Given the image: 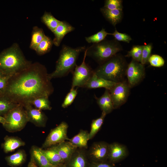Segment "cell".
<instances>
[{"mask_svg":"<svg viewBox=\"0 0 167 167\" xmlns=\"http://www.w3.org/2000/svg\"><path fill=\"white\" fill-rule=\"evenodd\" d=\"M45 67L38 62L32 63L24 70L11 76L0 95L23 106L35 99L49 96L54 88Z\"/></svg>","mask_w":167,"mask_h":167,"instance_id":"6da1fadb","label":"cell"},{"mask_svg":"<svg viewBox=\"0 0 167 167\" xmlns=\"http://www.w3.org/2000/svg\"><path fill=\"white\" fill-rule=\"evenodd\" d=\"M32 63L26 59L16 43L0 53V71L5 75L12 76L25 69Z\"/></svg>","mask_w":167,"mask_h":167,"instance_id":"7a4b0ae2","label":"cell"},{"mask_svg":"<svg viewBox=\"0 0 167 167\" xmlns=\"http://www.w3.org/2000/svg\"><path fill=\"white\" fill-rule=\"evenodd\" d=\"M128 64L124 56L118 53L100 64L93 71L98 77L117 83L125 80Z\"/></svg>","mask_w":167,"mask_h":167,"instance_id":"3957f363","label":"cell"},{"mask_svg":"<svg viewBox=\"0 0 167 167\" xmlns=\"http://www.w3.org/2000/svg\"><path fill=\"white\" fill-rule=\"evenodd\" d=\"M85 46L72 48L63 45L59 58L56 62L55 70L48 74L50 80L53 78L62 77L73 72L76 66V62L80 53L85 51Z\"/></svg>","mask_w":167,"mask_h":167,"instance_id":"277c9868","label":"cell"},{"mask_svg":"<svg viewBox=\"0 0 167 167\" xmlns=\"http://www.w3.org/2000/svg\"><path fill=\"white\" fill-rule=\"evenodd\" d=\"M123 48L119 42L114 39H105L93 44L86 49V56L91 57L100 64L122 51Z\"/></svg>","mask_w":167,"mask_h":167,"instance_id":"5b68a950","label":"cell"},{"mask_svg":"<svg viewBox=\"0 0 167 167\" xmlns=\"http://www.w3.org/2000/svg\"><path fill=\"white\" fill-rule=\"evenodd\" d=\"M5 122L3 125L8 131L14 132L22 130L28 122L24 107L18 105L3 116Z\"/></svg>","mask_w":167,"mask_h":167,"instance_id":"8992f818","label":"cell"},{"mask_svg":"<svg viewBox=\"0 0 167 167\" xmlns=\"http://www.w3.org/2000/svg\"><path fill=\"white\" fill-rule=\"evenodd\" d=\"M86 51L81 64L76 66L73 71V76L71 88L76 87L84 88L94 74V71L85 62Z\"/></svg>","mask_w":167,"mask_h":167,"instance_id":"52a82bcc","label":"cell"},{"mask_svg":"<svg viewBox=\"0 0 167 167\" xmlns=\"http://www.w3.org/2000/svg\"><path fill=\"white\" fill-rule=\"evenodd\" d=\"M131 88L127 81L116 83L109 90L114 109H117L126 101Z\"/></svg>","mask_w":167,"mask_h":167,"instance_id":"ba28073f","label":"cell"},{"mask_svg":"<svg viewBox=\"0 0 167 167\" xmlns=\"http://www.w3.org/2000/svg\"><path fill=\"white\" fill-rule=\"evenodd\" d=\"M69 126L67 123L62 122L52 129L42 145V149H46L65 141H68L67 135Z\"/></svg>","mask_w":167,"mask_h":167,"instance_id":"9c48e42d","label":"cell"},{"mask_svg":"<svg viewBox=\"0 0 167 167\" xmlns=\"http://www.w3.org/2000/svg\"><path fill=\"white\" fill-rule=\"evenodd\" d=\"M145 74L144 65L132 59L128 64L126 72L127 82L131 88L140 83L144 78Z\"/></svg>","mask_w":167,"mask_h":167,"instance_id":"30bf717a","label":"cell"},{"mask_svg":"<svg viewBox=\"0 0 167 167\" xmlns=\"http://www.w3.org/2000/svg\"><path fill=\"white\" fill-rule=\"evenodd\" d=\"M109 143L104 141L94 142L88 150L87 154L91 162L108 161Z\"/></svg>","mask_w":167,"mask_h":167,"instance_id":"8fae6325","label":"cell"},{"mask_svg":"<svg viewBox=\"0 0 167 167\" xmlns=\"http://www.w3.org/2000/svg\"><path fill=\"white\" fill-rule=\"evenodd\" d=\"M128 150L124 145L114 142L109 143L108 161L115 164L120 162L127 157Z\"/></svg>","mask_w":167,"mask_h":167,"instance_id":"7c38bea8","label":"cell"},{"mask_svg":"<svg viewBox=\"0 0 167 167\" xmlns=\"http://www.w3.org/2000/svg\"><path fill=\"white\" fill-rule=\"evenodd\" d=\"M24 107L26 112L28 122L38 127H44L46 126L48 118L41 110L33 107L30 104Z\"/></svg>","mask_w":167,"mask_h":167,"instance_id":"4fadbf2b","label":"cell"},{"mask_svg":"<svg viewBox=\"0 0 167 167\" xmlns=\"http://www.w3.org/2000/svg\"><path fill=\"white\" fill-rule=\"evenodd\" d=\"M90 163L87 149L77 148L65 164L66 167H89Z\"/></svg>","mask_w":167,"mask_h":167,"instance_id":"5bb4252c","label":"cell"},{"mask_svg":"<svg viewBox=\"0 0 167 167\" xmlns=\"http://www.w3.org/2000/svg\"><path fill=\"white\" fill-rule=\"evenodd\" d=\"M75 28L65 21H61L60 24L53 32L54 37L53 40V44L56 46H59L65 36L73 31Z\"/></svg>","mask_w":167,"mask_h":167,"instance_id":"9a60e30c","label":"cell"},{"mask_svg":"<svg viewBox=\"0 0 167 167\" xmlns=\"http://www.w3.org/2000/svg\"><path fill=\"white\" fill-rule=\"evenodd\" d=\"M55 147L64 163L70 160L77 148L69 141H65L56 145Z\"/></svg>","mask_w":167,"mask_h":167,"instance_id":"2e32d148","label":"cell"},{"mask_svg":"<svg viewBox=\"0 0 167 167\" xmlns=\"http://www.w3.org/2000/svg\"><path fill=\"white\" fill-rule=\"evenodd\" d=\"M116 83L99 77L94 74L84 88L94 89L104 88L109 90Z\"/></svg>","mask_w":167,"mask_h":167,"instance_id":"e0dca14e","label":"cell"},{"mask_svg":"<svg viewBox=\"0 0 167 167\" xmlns=\"http://www.w3.org/2000/svg\"><path fill=\"white\" fill-rule=\"evenodd\" d=\"M30 152L31 157L39 167H56L49 162L43 152L42 148L33 146L31 147Z\"/></svg>","mask_w":167,"mask_h":167,"instance_id":"ac0fdd59","label":"cell"},{"mask_svg":"<svg viewBox=\"0 0 167 167\" xmlns=\"http://www.w3.org/2000/svg\"><path fill=\"white\" fill-rule=\"evenodd\" d=\"M100 11L104 17L113 26L116 25L122 21L123 16L122 10H110L104 7L101 8Z\"/></svg>","mask_w":167,"mask_h":167,"instance_id":"d6986e66","label":"cell"},{"mask_svg":"<svg viewBox=\"0 0 167 167\" xmlns=\"http://www.w3.org/2000/svg\"><path fill=\"white\" fill-rule=\"evenodd\" d=\"M95 97L101 110L106 115L114 109L109 90L105 89L104 94L100 97L96 96Z\"/></svg>","mask_w":167,"mask_h":167,"instance_id":"ffe728a7","label":"cell"},{"mask_svg":"<svg viewBox=\"0 0 167 167\" xmlns=\"http://www.w3.org/2000/svg\"><path fill=\"white\" fill-rule=\"evenodd\" d=\"M89 132L87 130H80L76 135L69 139V141L77 148L87 149Z\"/></svg>","mask_w":167,"mask_h":167,"instance_id":"44dd1931","label":"cell"},{"mask_svg":"<svg viewBox=\"0 0 167 167\" xmlns=\"http://www.w3.org/2000/svg\"><path fill=\"white\" fill-rule=\"evenodd\" d=\"M42 151L49 162L53 165L57 167L65 164L58 152L55 145L46 149H42Z\"/></svg>","mask_w":167,"mask_h":167,"instance_id":"7402d4cb","label":"cell"},{"mask_svg":"<svg viewBox=\"0 0 167 167\" xmlns=\"http://www.w3.org/2000/svg\"><path fill=\"white\" fill-rule=\"evenodd\" d=\"M26 154L23 150H19L16 152L6 157V160L8 165L12 167L21 165L25 161Z\"/></svg>","mask_w":167,"mask_h":167,"instance_id":"603a6c76","label":"cell"},{"mask_svg":"<svg viewBox=\"0 0 167 167\" xmlns=\"http://www.w3.org/2000/svg\"><path fill=\"white\" fill-rule=\"evenodd\" d=\"M4 139L3 148L4 152L6 153L12 152L25 144L24 141L17 137L7 136Z\"/></svg>","mask_w":167,"mask_h":167,"instance_id":"cb8c5ba5","label":"cell"},{"mask_svg":"<svg viewBox=\"0 0 167 167\" xmlns=\"http://www.w3.org/2000/svg\"><path fill=\"white\" fill-rule=\"evenodd\" d=\"M45 36L42 29L37 26L33 27L31 34L30 48L35 50Z\"/></svg>","mask_w":167,"mask_h":167,"instance_id":"d4e9b609","label":"cell"},{"mask_svg":"<svg viewBox=\"0 0 167 167\" xmlns=\"http://www.w3.org/2000/svg\"><path fill=\"white\" fill-rule=\"evenodd\" d=\"M42 22L52 32L61 21L56 18L50 12L45 11L41 18Z\"/></svg>","mask_w":167,"mask_h":167,"instance_id":"484cf974","label":"cell"},{"mask_svg":"<svg viewBox=\"0 0 167 167\" xmlns=\"http://www.w3.org/2000/svg\"><path fill=\"white\" fill-rule=\"evenodd\" d=\"M106 114L102 112L100 117L92 120L91 129L89 132V140L92 139L99 131L103 124Z\"/></svg>","mask_w":167,"mask_h":167,"instance_id":"4316f807","label":"cell"},{"mask_svg":"<svg viewBox=\"0 0 167 167\" xmlns=\"http://www.w3.org/2000/svg\"><path fill=\"white\" fill-rule=\"evenodd\" d=\"M53 44V40L45 36L39 44L35 51L39 55H43L50 51Z\"/></svg>","mask_w":167,"mask_h":167,"instance_id":"83f0119b","label":"cell"},{"mask_svg":"<svg viewBox=\"0 0 167 167\" xmlns=\"http://www.w3.org/2000/svg\"><path fill=\"white\" fill-rule=\"evenodd\" d=\"M17 104L6 96L0 95V115L3 116L15 107Z\"/></svg>","mask_w":167,"mask_h":167,"instance_id":"f1b7e54d","label":"cell"},{"mask_svg":"<svg viewBox=\"0 0 167 167\" xmlns=\"http://www.w3.org/2000/svg\"><path fill=\"white\" fill-rule=\"evenodd\" d=\"M35 107L41 110H51L52 107L49 97L41 96L38 97L32 101L31 104Z\"/></svg>","mask_w":167,"mask_h":167,"instance_id":"f546056e","label":"cell"},{"mask_svg":"<svg viewBox=\"0 0 167 167\" xmlns=\"http://www.w3.org/2000/svg\"><path fill=\"white\" fill-rule=\"evenodd\" d=\"M110 33L107 32L104 28H102L100 31L95 34L85 38L86 41L89 43L93 44L100 42L105 39L108 35H110Z\"/></svg>","mask_w":167,"mask_h":167,"instance_id":"4dcf8cb0","label":"cell"},{"mask_svg":"<svg viewBox=\"0 0 167 167\" xmlns=\"http://www.w3.org/2000/svg\"><path fill=\"white\" fill-rule=\"evenodd\" d=\"M143 45H134L128 51L125 57H131L132 59L140 62Z\"/></svg>","mask_w":167,"mask_h":167,"instance_id":"1f68e13d","label":"cell"},{"mask_svg":"<svg viewBox=\"0 0 167 167\" xmlns=\"http://www.w3.org/2000/svg\"><path fill=\"white\" fill-rule=\"evenodd\" d=\"M77 94V89L71 88L70 91L66 96L62 107L65 108L71 105L75 99Z\"/></svg>","mask_w":167,"mask_h":167,"instance_id":"d6a6232c","label":"cell"},{"mask_svg":"<svg viewBox=\"0 0 167 167\" xmlns=\"http://www.w3.org/2000/svg\"><path fill=\"white\" fill-rule=\"evenodd\" d=\"M103 7L110 10L115 9L122 10V0H106L105 1Z\"/></svg>","mask_w":167,"mask_h":167,"instance_id":"836d02e7","label":"cell"},{"mask_svg":"<svg viewBox=\"0 0 167 167\" xmlns=\"http://www.w3.org/2000/svg\"><path fill=\"white\" fill-rule=\"evenodd\" d=\"M152 48V43L143 45L140 62L143 65H144L148 62V59L151 55Z\"/></svg>","mask_w":167,"mask_h":167,"instance_id":"e575fe53","label":"cell"},{"mask_svg":"<svg viewBox=\"0 0 167 167\" xmlns=\"http://www.w3.org/2000/svg\"><path fill=\"white\" fill-rule=\"evenodd\" d=\"M148 62L152 66L159 67L164 65L165 61L161 56L157 54H152L149 58Z\"/></svg>","mask_w":167,"mask_h":167,"instance_id":"d590c367","label":"cell"},{"mask_svg":"<svg viewBox=\"0 0 167 167\" xmlns=\"http://www.w3.org/2000/svg\"><path fill=\"white\" fill-rule=\"evenodd\" d=\"M110 35L113 36L114 39L118 42L122 41L129 43L132 40L130 36L126 33L119 32L116 28L113 33H110Z\"/></svg>","mask_w":167,"mask_h":167,"instance_id":"8d00e7d4","label":"cell"},{"mask_svg":"<svg viewBox=\"0 0 167 167\" xmlns=\"http://www.w3.org/2000/svg\"><path fill=\"white\" fill-rule=\"evenodd\" d=\"M89 167H116L115 164L111 163L108 161H105L91 162Z\"/></svg>","mask_w":167,"mask_h":167,"instance_id":"74e56055","label":"cell"},{"mask_svg":"<svg viewBox=\"0 0 167 167\" xmlns=\"http://www.w3.org/2000/svg\"><path fill=\"white\" fill-rule=\"evenodd\" d=\"M11 76L4 75L0 78V93L6 87Z\"/></svg>","mask_w":167,"mask_h":167,"instance_id":"f35d334b","label":"cell"},{"mask_svg":"<svg viewBox=\"0 0 167 167\" xmlns=\"http://www.w3.org/2000/svg\"><path fill=\"white\" fill-rule=\"evenodd\" d=\"M28 167H38L34 160L31 157L30 160L28 164Z\"/></svg>","mask_w":167,"mask_h":167,"instance_id":"ab89813d","label":"cell"},{"mask_svg":"<svg viewBox=\"0 0 167 167\" xmlns=\"http://www.w3.org/2000/svg\"><path fill=\"white\" fill-rule=\"evenodd\" d=\"M5 122V119L4 117L1 116L0 115V123H2L3 125Z\"/></svg>","mask_w":167,"mask_h":167,"instance_id":"60d3db41","label":"cell"},{"mask_svg":"<svg viewBox=\"0 0 167 167\" xmlns=\"http://www.w3.org/2000/svg\"><path fill=\"white\" fill-rule=\"evenodd\" d=\"M56 167H66L65 164H63L60 165H59Z\"/></svg>","mask_w":167,"mask_h":167,"instance_id":"b9f144b4","label":"cell"},{"mask_svg":"<svg viewBox=\"0 0 167 167\" xmlns=\"http://www.w3.org/2000/svg\"><path fill=\"white\" fill-rule=\"evenodd\" d=\"M0 71V78L4 75Z\"/></svg>","mask_w":167,"mask_h":167,"instance_id":"7bdbcfd3","label":"cell"}]
</instances>
